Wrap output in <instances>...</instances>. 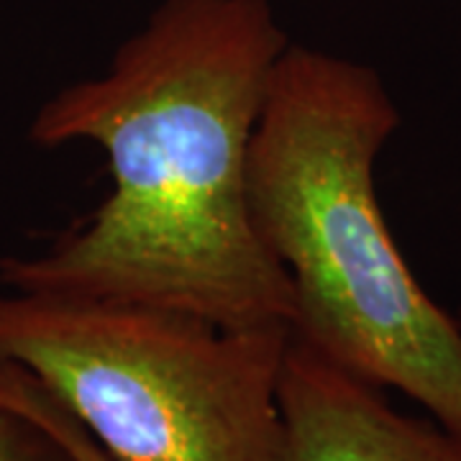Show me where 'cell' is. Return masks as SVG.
Listing matches in <instances>:
<instances>
[{
    "instance_id": "cell-4",
    "label": "cell",
    "mask_w": 461,
    "mask_h": 461,
    "mask_svg": "<svg viewBox=\"0 0 461 461\" xmlns=\"http://www.w3.org/2000/svg\"><path fill=\"white\" fill-rule=\"evenodd\" d=\"M280 411L287 461H461V436L397 412L379 387L293 336Z\"/></svg>"
},
{
    "instance_id": "cell-3",
    "label": "cell",
    "mask_w": 461,
    "mask_h": 461,
    "mask_svg": "<svg viewBox=\"0 0 461 461\" xmlns=\"http://www.w3.org/2000/svg\"><path fill=\"white\" fill-rule=\"evenodd\" d=\"M287 326L0 293V357L50 387L113 461H287Z\"/></svg>"
},
{
    "instance_id": "cell-5",
    "label": "cell",
    "mask_w": 461,
    "mask_h": 461,
    "mask_svg": "<svg viewBox=\"0 0 461 461\" xmlns=\"http://www.w3.org/2000/svg\"><path fill=\"white\" fill-rule=\"evenodd\" d=\"M0 405L41 426L51 438L62 444V448L75 461H113L50 387H44L29 369L3 357H0Z\"/></svg>"
},
{
    "instance_id": "cell-2",
    "label": "cell",
    "mask_w": 461,
    "mask_h": 461,
    "mask_svg": "<svg viewBox=\"0 0 461 461\" xmlns=\"http://www.w3.org/2000/svg\"><path fill=\"white\" fill-rule=\"evenodd\" d=\"M397 123L372 67L287 44L249 149V215L293 287L290 336L461 436V326L415 280L375 187Z\"/></svg>"
},
{
    "instance_id": "cell-6",
    "label": "cell",
    "mask_w": 461,
    "mask_h": 461,
    "mask_svg": "<svg viewBox=\"0 0 461 461\" xmlns=\"http://www.w3.org/2000/svg\"><path fill=\"white\" fill-rule=\"evenodd\" d=\"M0 461H75L41 426L0 405Z\"/></svg>"
},
{
    "instance_id": "cell-1",
    "label": "cell",
    "mask_w": 461,
    "mask_h": 461,
    "mask_svg": "<svg viewBox=\"0 0 461 461\" xmlns=\"http://www.w3.org/2000/svg\"><path fill=\"white\" fill-rule=\"evenodd\" d=\"M287 44L269 0H162L105 75L33 115L36 147L95 144L113 185L50 251L0 259V282L290 329L293 287L247 195L249 149Z\"/></svg>"
}]
</instances>
